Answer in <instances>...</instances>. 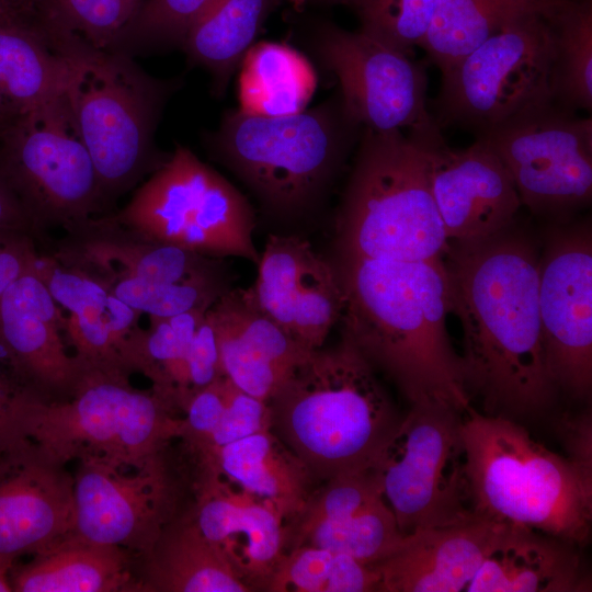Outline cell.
<instances>
[{
  "mask_svg": "<svg viewBox=\"0 0 592 592\" xmlns=\"http://www.w3.org/2000/svg\"><path fill=\"white\" fill-rule=\"evenodd\" d=\"M216 0H144L115 52L138 53L182 48L193 25Z\"/></svg>",
  "mask_w": 592,
  "mask_h": 592,
  "instance_id": "8d00e7d4",
  "label": "cell"
},
{
  "mask_svg": "<svg viewBox=\"0 0 592 592\" xmlns=\"http://www.w3.org/2000/svg\"><path fill=\"white\" fill-rule=\"evenodd\" d=\"M577 545L500 523L466 592H579L590 590Z\"/></svg>",
  "mask_w": 592,
  "mask_h": 592,
  "instance_id": "484cf974",
  "label": "cell"
},
{
  "mask_svg": "<svg viewBox=\"0 0 592 592\" xmlns=\"http://www.w3.org/2000/svg\"><path fill=\"white\" fill-rule=\"evenodd\" d=\"M65 323L36 263L0 295V350L22 385L45 402L70 399L91 367L66 352Z\"/></svg>",
  "mask_w": 592,
  "mask_h": 592,
  "instance_id": "44dd1931",
  "label": "cell"
},
{
  "mask_svg": "<svg viewBox=\"0 0 592 592\" xmlns=\"http://www.w3.org/2000/svg\"><path fill=\"white\" fill-rule=\"evenodd\" d=\"M376 373L342 337L311 351L267 401L271 430L319 483L369 469L401 422Z\"/></svg>",
  "mask_w": 592,
  "mask_h": 592,
  "instance_id": "3957f363",
  "label": "cell"
},
{
  "mask_svg": "<svg viewBox=\"0 0 592 592\" xmlns=\"http://www.w3.org/2000/svg\"><path fill=\"white\" fill-rule=\"evenodd\" d=\"M185 365L186 403L194 394L224 376L216 335L206 314L192 338Z\"/></svg>",
  "mask_w": 592,
  "mask_h": 592,
  "instance_id": "60d3db41",
  "label": "cell"
},
{
  "mask_svg": "<svg viewBox=\"0 0 592 592\" xmlns=\"http://www.w3.org/2000/svg\"><path fill=\"white\" fill-rule=\"evenodd\" d=\"M0 173L19 200L36 241L109 214L96 171L64 92L16 114L0 134Z\"/></svg>",
  "mask_w": 592,
  "mask_h": 592,
  "instance_id": "9c48e42d",
  "label": "cell"
},
{
  "mask_svg": "<svg viewBox=\"0 0 592 592\" xmlns=\"http://www.w3.org/2000/svg\"><path fill=\"white\" fill-rule=\"evenodd\" d=\"M0 232H20L31 236L35 234L19 200L11 191L0 173Z\"/></svg>",
  "mask_w": 592,
  "mask_h": 592,
  "instance_id": "f6af8a7d",
  "label": "cell"
},
{
  "mask_svg": "<svg viewBox=\"0 0 592 592\" xmlns=\"http://www.w3.org/2000/svg\"><path fill=\"white\" fill-rule=\"evenodd\" d=\"M554 5L514 21L441 72L430 110L441 129L462 128L477 138L525 110L553 101L549 13Z\"/></svg>",
  "mask_w": 592,
  "mask_h": 592,
  "instance_id": "8fae6325",
  "label": "cell"
},
{
  "mask_svg": "<svg viewBox=\"0 0 592 592\" xmlns=\"http://www.w3.org/2000/svg\"><path fill=\"white\" fill-rule=\"evenodd\" d=\"M73 474L29 437L0 451V559L15 562L60 540L73 516Z\"/></svg>",
  "mask_w": 592,
  "mask_h": 592,
  "instance_id": "ffe728a7",
  "label": "cell"
},
{
  "mask_svg": "<svg viewBox=\"0 0 592 592\" xmlns=\"http://www.w3.org/2000/svg\"><path fill=\"white\" fill-rule=\"evenodd\" d=\"M195 458L235 486L273 503L288 522L320 485L271 429Z\"/></svg>",
  "mask_w": 592,
  "mask_h": 592,
  "instance_id": "f1b7e54d",
  "label": "cell"
},
{
  "mask_svg": "<svg viewBox=\"0 0 592 592\" xmlns=\"http://www.w3.org/2000/svg\"><path fill=\"white\" fill-rule=\"evenodd\" d=\"M439 0H340L360 22V31L411 55L431 25Z\"/></svg>",
  "mask_w": 592,
  "mask_h": 592,
  "instance_id": "74e56055",
  "label": "cell"
},
{
  "mask_svg": "<svg viewBox=\"0 0 592 592\" xmlns=\"http://www.w3.org/2000/svg\"><path fill=\"white\" fill-rule=\"evenodd\" d=\"M267 429H271L269 402L242 391L232 384L218 425L201 449L190 453L195 457H205L223 446Z\"/></svg>",
  "mask_w": 592,
  "mask_h": 592,
  "instance_id": "ab89813d",
  "label": "cell"
},
{
  "mask_svg": "<svg viewBox=\"0 0 592 592\" xmlns=\"http://www.w3.org/2000/svg\"><path fill=\"white\" fill-rule=\"evenodd\" d=\"M550 94L559 106L592 109V0H559L550 10Z\"/></svg>",
  "mask_w": 592,
  "mask_h": 592,
  "instance_id": "836d02e7",
  "label": "cell"
},
{
  "mask_svg": "<svg viewBox=\"0 0 592 592\" xmlns=\"http://www.w3.org/2000/svg\"><path fill=\"white\" fill-rule=\"evenodd\" d=\"M193 458L192 513L198 528L250 591H266L286 554L287 519Z\"/></svg>",
  "mask_w": 592,
  "mask_h": 592,
  "instance_id": "d6986e66",
  "label": "cell"
},
{
  "mask_svg": "<svg viewBox=\"0 0 592 592\" xmlns=\"http://www.w3.org/2000/svg\"><path fill=\"white\" fill-rule=\"evenodd\" d=\"M462 411L411 405L369 468L403 536L475 517L466 490Z\"/></svg>",
  "mask_w": 592,
  "mask_h": 592,
  "instance_id": "4fadbf2b",
  "label": "cell"
},
{
  "mask_svg": "<svg viewBox=\"0 0 592 592\" xmlns=\"http://www.w3.org/2000/svg\"><path fill=\"white\" fill-rule=\"evenodd\" d=\"M396 517L369 469L321 482L287 524V550L310 545L375 567L400 545Z\"/></svg>",
  "mask_w": 592,
  "mask_h": 592,
  "instance_id": "603a6c76",
  "label": "cell"
},
{
  "mask_svg": "<svg viewBox=\"0 0 592 592\" xmlns=\"http://www.w3.org/2000/svg\"><path fill=\"white\" fill-rule=\"evenodd\" d=\"M280 1L216 0L190 30L182 49L192 66L209 72L216 96L224 94Z\"/></svg>",
  "mask_w": 592,
  "mask_h": 592,
  "instance_id": "4dcf8cb0",
  "label": "cell"
},
{
  "mask_svg": "<svg viewBox=\"0 0 592 592\" xmlns=\"http://www.w3.org/2000/svg\"><path fill=\"white\" fill-rule=\"evenodd\" d=\"M500 523L475 516L418 530L375 566L382 592L466 591Z\"/></svg>",
  "mask_w": 592,
  "mask_h": 592,
  "instance_id": "d4e9b609",
  "label": "cell"
},
{
  "mask_svg": "<svg viewBox=\"0 0 592 592\" xmlns=\"http://www.w3.org/2000/svg\"><path fill=\"white\" fill-rule=\"evenodd\" d=\"M460 436L476 516L587 544L592 468L548 449L513 419L482 413L471 403L463 413Z\"/></svg>",
  "mask_w": 592,
  "mask_h": 592,
  "instance_id": "277c9868",
  "label": "cell"
},
{
  "mask_svg": "<svg viewBox=\"0 0 592 592\" xmlns=\"http://www.w3.org/2000/svg\"><path fill=\"white\" fill-rule=\"evenodd\" d=\"M558 0H439L421 43L441 72L514 21Z\"/></svg>",
  "mask_w": 592,
  "mask_h": 592,
  "instance_id": "d6a6232c",
  "label": "cell"
},
{
  "mask_svg": "<svg viewBox=\"0 0 592 592\" xmlns=\"http://www.w3.org/2000/svg\"><path fill=\"white\" fill-rule=\"evenodd\" d=\"M249 287L259 308L308 351L340 321L343 291L334 265L298 236L270 235Z\"/></svg>",
  "mask_w": 592,
  "mask_h": 592,
  "instance_id": "7402d4cb",
  "label": "cell"
},
{
  "mask_svg": "<svg viewBox=\"0 0 592 592\" xmlns=\"http://www.w3.org/2000/svg\"><path fill=\"white\" fill-rule=\"evenodd\" d=\"M538 262V309L546 358L558 389L577 399L592 387L590 227L560 231Z\"/></svg>",
  "mask_w": 592,
  "mask_h": 592,
  "instance_id": "2e32d148",
  "label": "cell"
},
{
  "mask_svg": "<svg viewBox=\"0 0 592 592\" xmlns=\"http://www.w3.org/2000/svg\"><path fill=\"white\" fill-rule=\"evenodd\" d=\"M560 432L568 452V457L584 467L592 468L590 414L562 421L560 423Z\"/></svg>",
  "mask_w": 592,
  "mask_h": 592,
  "instance_id": "ee69618b",
  "label": "cell"
},
{
  "mask_svg": "<svg viewBox=\"0 0 592 592\" xmlns=\"http://www.w3.org/2000/svg\"><path fill=\"white\" fill-rule=\"evenodd\" d=\"M67 66L64 95L93 161L109 213L170 155L155 144L162 110L179 79L147 73L134 57L50 33Z\"/></svg>",
  "mask_w": 592,
  "mask_h": 592,
  "instance_id": "5b68a950",
  "label": "cell"
},
{
  "mask_svg": "<svg viewBox=\"0 0 592 592\" xmlns=\"http://www.w3.org/2000/svg\"><path fill=\"white\" fill-rule=\"evenodd\" d=\"M340 259L418 262L449 250L423 147L403 132L363 128L337 216Z\"/></svg>",
  "mask_w": 592,
  "mask_h": 592,
  "instance_id": "52a82bcc",
  "label": "cell"
},
{
  "mask_svg": "<svg viewBox=\"0 0 592 592\" xmlns=\"http://www.w3.org/2000/svg\"><path fill=\"white\" fill-rule=\"evenodd\" d=\"M35 242L25 234L0 232V295L35 265L39 255Z\"/></svg>",
  "mask_w": 592,
  "mask_h": 592,
  "instance_id": "7bdbcfd3",
  "label": "cell"
},
{
  "mask_svg": "<svg viewBox=\"0 0 592 592\" xmlns=\"http://www.w3.org/2000/svg\"><path fill=\"white\" fill-rule=\"evenodd\" d=\"M15 115L16 113L8 105V103L0 95V134Z\"/></svg>",
  "mask_w": 592,
  "mask_h": 592,
  "instance_id": "c3c4849f",
  "label": "cell"
},
{
  "mask_svg": "<svg viewBox=\"0 0 592 592\" xmlns=\"http://www.w3.org/2000/svg\"><path fill=\"white\" fill-rule=\"evenodd\" d=\"M135 578L136 592H251L203 535L192 504L136 557Z\"/></svg>",
  "mask_w": 592,
  "mask_h": 592,
  "instance_id": "4316f807",
  "label": "cell"
},
{
  "mask_svg": "<svg viewBox=\"0 0 592 592\" xmlns=\"http://www.w3.org/2000/svg\"><path fill=\"white\" fill-rule=\"evenodd\" d=\"M446 255L470 402L478 399L482 413L513 420L543 412L558 388L543 341L533 244L508 229L482 241L449 243Z\"/></svg>",
  "mask_w": 592,
  "mask_h": 592,
  "instance_id": "6da1fadb",
  "label": "cell"
},
{
  "mask_svg": "<svg viewBox=\"0 0 592 592\" xmlns=\"http://www.w3.org/2000/svg\"><path fill=\"white\" fill-rule=\"evenodd\" d=\"M412 138L425 151L448 242L482 241L512 227L522 202L511 174L485 139L457 149L446 144L442 132Z\"/></svg>",
  "mask_w": 592,
  "mask_h": 592,
  "instance_id": "e0dca14e",
  "label": "cell"
},
{
  "mask_svg": "<svg viewBox=\"0 0 592 592\" xmlns=\"http://www.w3.org/2000/svg\"><path fill=\"white\" fill-rule=\"evenodd\" d=\"M206 316L223 375L258 399L269 401L311 352L259 308L249 288L232 287Z\"/></svg>",
  "mask_w": 592,
  "mask_h": 592,
  "instance_id": "cb8c5ba5",
  "label": "cell"
},
{
  "mask_svg": "<svg viewBox=\"0 0 592 592\" xmlns=\"http://www.w3.org/2000/svg\"><path fill=\"white\" fill-rule=\"evenodd\" d=\"M35 0H0V12L34 13Z\"/></svg>",
  "mask_w": 592,
  "mask_h": 592,
  "instance_id": "bcb514c9",
  "label": "cell"
},
{
  "mask_svg": "<svg viewBox=\"0 0 592 592\" xmlns=\"http://www.w3.org/2000/svg\"><path fill=\"white\" fill-rule=\"evenodd\" d=\"M311 49L337 79L345 109L363 128L407 130L414 137L442 130L428 105L425 69L410 54L331 24L317 30Z\"/></svg>",
  "mask_w": 592,
  "mask_h": 592,
  "instance_id": "9a60e30c",
  "label": "cell"
},
{
  "mask_svg": "<svg viewBox=\"0 0 592 592\" xmlns=\"http://www.w3.org/2000/svg\"><path fill=\"white\" fill-rule=\"evenodd\" d=\"M333 265L343 291L342 337L410 405L442 403L464 412L471 402L446 329L451 300L443 259L338 258Z\"/></svg>",
  "mask_w": 592,
  "mask_h": 592,
  "instance_id": "7a4b0ae2",
  "label": "cell"
},
{
  "mask_svg": "<svg viewBox=\"0 0 592 592\" xmlns=\"http://www.w3.org/2000/svg\"><path fill=\"white\" fill-rule=\"evenodd\" d=\"M67 66L34 13L0 12V95L16 113L64 92Z\"/></svg>",
  "mask_w": 592,
  "mask_h": 592,
  "instance_id": "f546056e",
  "label": "cell"
},
{
  "mask_svg": "<svg viewBox=\"0 0 592 592\" xmlns=\"http://www.w3.org/2000/svg\"><path fill=\"white\" fill-rule=\"evenodd\" d=\"M362 129L337 91L317 106L291 115L229 110L218 128L205 136V146L269 214L294 218L322 201Z\"/></svg>",
  "mask_w": 592,
  "mask_h": 592,
  "instance_id": "8992f818",
  "label": "cell"
},
{
  "mask_svg": "<svg viewBox=\"0 0 592 592\" xmlns=\"http://www.w3.org/2000/svg\"><path fill=\"white\" fill-rule=\"evenodd\" d=\"M64 230L62 237L48 242L49 254L109 291L122 280L152 283L236 280L224 258L151 240L121 225L110 214L89 217Z\"/></svg>",
  "mask_w": 592,
  "mask_h": 592,
  "instance_id": "ac0fdd59",
  "label": "cell"
},
{
  "mask_svg": "<svg viewBox=\"0 0 592 592\" xmlns=\"http://www.w3.org/2000/svg\"><path fill=\"white\" fill-rule=\"evenodd\" d=\"M144 0H35L46 25L100 49L115 50Z\"/></svg>",
  "mask_w": 592,
  "mask_h": 592,
  "instance_id": "d590c367",
  "label": "cell"
},
{
  "mask_svg": "<svg viewBox=\"0 0 592 592\" xmlns=\"http://www.w3.org/2000/svg\"><path fill=\"white\" fill-rule=\"evenodd\" d=\"M239 68V110L248 114L298 113L306 109L316 89V73L310 62L285 44H254Z\"/></svg>",
  "mask_w": 592,
  "mask_h": 592,
  "instance_id": "1f68e13d",
  "label": "cell"
},
{
  "mask_svg": "<svg viewBox=\"0 0 592 592\" xmlns=\"http://www.w3.org/2000/svg\"><path fill=\"white\" fill-rule=\"evenodd\" d=\"M136 555L65 536L10 570L12 592H136Z\"/></svg>",
  "mask_w": 592,
  "mask_h": 592,
  "instance_id": "83f0119b",
  "label": "cell"
},
{
  "mask_svg": "<svg viewBox=\"0 0 592 592\" xmlns=\"http://www.w3.org/2000/svg\"><path fill=\"white\" fill-rule=\"evenodd\" d=\"M178 413L152 388L137 389L129 376L91 366L68 400L45 402L31 395L21 436L65 464L93 458L136 467L179 440Z\"/></svg>",
  "mask_w": 592,
  "mask_h": 592,
  "instance_id": "ba28073f",
  "label": "cell"
},
{
  "mask_svg": "<svg viewBox=\"0 0 592 592\" xmlns=\"http://www.w3.org/2000/svg\"><path fill=\"white\" fill-rule=\"evenodd\" d=\"M504 163L522 206L563 215L592 198V119L554 101L525 110L477 137Z\"/></svg>",
  "mask_w": 592,
  "mask_h": 592,
  "instance_id": "5bb4252c",
  "label": "cell"
},
{
  "mask_svg": "<svg viewBox=\"0 0 592 592\" xmlns=\"http://www.w3.org/2000/svg\"><path fill=\"white\" fill-rule=\"evenodd\" d=\"M110 216L155 241L209 257L260 261L250 203L184 146L178 145L129 202Z\"/></svg>",
  "mask_w": 592,
  "mask_h": 592,
  "instance_id": "30bf717a",
  "label": "cell"
},
{
  "mask_svg": "<svg viewBox=\"0 0 592 592\" xmlns=\"http://www.w3.org/2000/svg\"><path fill=\"white\" fill-rule=\"evenodd\" d=\"M232 284L229 280L186 283L122 280L113 284L110 292L140 314L164 318L191 310H208L234 287Z\"/></svg>",
  "mask_w": 592,
  "mask_h": 592,
  "instance_id": "f35d334b",
  "label": "cell"
},
{
  "mask_svg": "<svg viewBox=\"0 0 592 592\" xmlns=\"http://www.w3.org/2000/svg\"><path fill=\"white\" fill-rule=\"evenodd\" d=\"M31 394L0 350V451L21 436V418Z\"/></svg>",
  "mask_w": 592,
  "mask_h": 592,
  "instance_id": "b9f144b4",
  "label": "cell"
},
{
  "mask_svg": "<svg viewBox=\"0 0 592 592\" xmlns=\"http://www.w3.org/2000/svg\"><path fill=\"white\" fill-rule=\"evenodd\" d=\"M172 443L140 466L80 459L73 474V516L68 536L148 551L162 530L193 500L194 458Z\"/></svg>",
  "mask_w": 592,
  "mask_h": 592,
  "instance_id": "7c38bea8",
  "label": "cell"
},
{
  "mask_svg": "<svg viewBox=\"0 0 592 592\" xmlns=\"http://www.w3.org/2000/svg\"><path fill=\"white\" fill-rule=\"evenodd\" d=\"M14 562L0 559V592H12L10 570Z\"/></svg>",
  "mask_w": 592,
  "mask_h": 592,
  "instance_id": "7dc6e473",
  "label": "cell"
},
{
  "mask_svg": "<svg viewBox=\"0 0 592 592\" xmlns=\"http://www.w3.org/2000/svg\"><path fill=\"white\" fill-rule=\"evenodd\" d=\"M296 9H300L308 0H288ZM317 1H333L340 2V0H317Z\"/></svg>",
  "mask_w": 592,
  "mask_h": 592,
  "instance_id": "681fc988",
  "label": "cell"
},
{
  "mask_svg": "<svg viewBox=\"0 0 592 592\" xmlns=\"http://www.w3.org/2000/svg\"><path fill=\"white\" fill-rule=\"evenodd\" d=\"M379 572L353 557L300 545L286 551L266 592H371L379 590Z\"/></svg>",
  "mask_w": 592,
  "mask_h": 592,
  "instance_id": "e575fe53",
  "label": "cell"
}]
</instances>
